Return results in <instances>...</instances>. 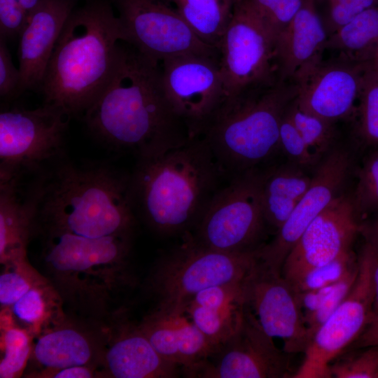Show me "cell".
I'll use <instances>...</instances> for the list:
<instances>
[{
    "label": "cell",
    "mask_w": 378,
    "mask_h": 378,
    "mask_svg": "<svg viewBox=\"0 0 378 378\" xmlns=\"http://www.w3.org/2000/svg\"><path fill=\"white\" fill-rule=\"evenodd\" d=\"M261 246V245H260ZM225 253L197 243L190 232L158 262L151 277L155 312L183 314L193 296L214 286L244 281L259 261L260 246Z\"/></svg>",
    "instance_id": "cell-6"
},
{
    "label": "cell",
    "mask_w": 378,
    "mask_h": 378,
    "mask_svg": "<svg viewBox=\"0 0 378 378\" xmlns=\"http://www.w3.org/2000/svg\"><path fill=\"white\" fill-rule=\"evenodd\" d=\"M20 72L16 68L6 46L5 40L0 38V95L1 98L18 94Z\"/></svg>",
    "instance_id": "cell-41"
},
{
    "label": "cell",
    "mask_w": 378,
    "mask_h": 378,
    "mask_svg": "<svg viewBox=\"0 0 378 378\" xmlns=\"http://www.w3.org/2000/svg\"><path fill=\"white\" fill-rule=\"evenodd\" d=\"M328 38L315 0H304L300 10L276 38L274 62L278 80H293L320 62Z\"/></svg>",
    "instance_id": "cell-20"
},
{
    "label": "cell",
    "mask_w": 378,
    "mask_h": 378,
    "mask_svg": "<svg viewBox=\"0 0 378 378\" xmlns=\"http://www.w3.org/2000/svg\"><path fill=\"white\" fill-rule=\"evenodd\" d=\"M127 43L161 62L173 56L196 54L219 57L218 50L202 42L167 0H115Z\"/></svg>",
    "instance_id": "cell-12"
},
{
    "label": "cell",
    "mask_w": 378,
    "mask_h": 378,
    "mask_svg": "<svg viewBox=\"0 0 378 378\" xmlns=\"http://www.w3.org/2000/svg\"><path fill=\"white\" fill-rule=\"evenodd\" d=\"M83 119L106 147L137 158L180 146L190 137L167 99L161 62L120 43L113 72Z\"/></svg>",
    "instance_id": "cell-1"
},
{
    "label": "cell",
    "mask_w": 378,
    "mask_h": 378,
    "mask_svg": "<svg viewBox=\"0 0 378 378\" xmlns=\"http://www.w3.org/2000/svg\"><path fill=\"white\" fill-rule=\"evenodd\" d=\"M25 260L10 262V268L0 275V303L1 307H11L21 298L34 284L23 269ZM26 269V268H25Z\"/></svg>",
    "instance_id": "cell-38"
},
{
    "label": "cell",
    "mask_w": 378,
    "mask_h": 378,
    "mask_svg": "<svg viewBox=\"0 0 378 378\" xmlns=\"http://www.w3.org/2000/svg\"><path fill=\"white\" fill-rule=\"evenodd\" d=\"M358 218L378 211V147L365 159L351 198Z\"/></svg>",
    "instance_id": "cell-30"
},
{
    "label": "cell",
    "mask_w": 378,
    "mask_h": 378,
    "mask_svg": "<svg viewBox=\"0 0 378 378\" xmlns=\"http://www.w3.org/2000/svg\"><path fill=\"white\" fill-rule=\"evenodd\" d=\"M265 173L254 168L239 173L214 193L195 226L194 239L225 253L251 250L266 226L262 205Z\"/></svg>",
    "instance_id": "cell-7"
},
{
    "label": "cell",
    "mask_w": 378,
    "mask_h": 378,
    "mask_svg": "<svg viewBox=\"0 0 378 378\" xmlns=\"http://www.w3.org/2000/svg\"><path fill=\"white\" fill-rule=\"evenodd\" d=\"M360 232L363 233L365 240L373 246L378 255V213L369 224L361 225Z\"/></svg>",
    "instance_id": "cell-44"
},
{
    "label": "cell",
    "mask_w": 378,
    "mask_h": 378,
    "mask_svg": "<svg viewBox=\"0 0 378 378\" xmlns=\"http://www.w3.org/2000/svg\"><path fill=\"white\" fill-rule=\"evenodd\" d=\"M358 272L357 263L342 279L335 290L315 311L304 316L309 343L316 332L339 307L352 288Z\"/></svg>",
    "instance_id": "cell-34"
},
{
    "label": "cell",
    "mask_w": 378,
    "mask_h": 378,
    "mask_svg": "<svg viewBox=\"0 0 378 378\" xmlns=\"http://www.w3.org/2000/svg\"><path fill=\"white\" fill-rule=\"evenodd\" d=\"M368 346H378V320L370 323L347 349Z\"/></svg>",
    "instance_id": "cell-42"
},
{
    "label": "cell",
    "mask_w": 378,
    "mask_h": 378,
    "mask_svg": "<svg viewBox=\"0 0 378 378\" xmlns=\"http://www.w3.org/2000/svg\"><path fill=\"white\" fill-rule=\"evenodd\" d=\"M373 284L374 290V302L372 322L378 320V255L377 257L373 270Z\"/></svg>",
    "instance_id": "cell-45"
},
{
    "label": "cell",
    "mask_w": 378,
    "mask_h": 378,
    "mask_svg": "<svg viewBox=\"0 0 378 378\" xmlns=\"http://www.w3.org/2000/svg\"><path fill=\"white\" fill-rule=\"evenodd\" d=\"M39 200V181L36 179L26 192L21 181L0 183L1 262L25 259L26 248L36 232Z\"/></svg>",
    "instance_id": "cell-21"
},
{
    "label": "cell",
    "mask_w": 378,
    "mask_h": 378,
    "mask_svg": "<svg viewBox=\"0 0 378 378\" xmlns=\"http://www.w3.org/2000/svg\"><path fill=\"white\" fill-rule=\"evenodd\" d=\"M92 366L74 365L48 372L45 375L54 378H90L94 376Z\"/></svg>",
    "instance_id": "cell-43"
},
{
    "label": "cell",
    "mask_w": 378,
    "mask_h": 378,
    "mask_svg": "<svg viewBox=\"0 0 378 378\" xmlns=\"http://www.w3.org/2000/svg\"><path fill=\"white\" fill-rule=\"evenodd\" d=\"M290 354L279 349L245 303L234 334L209 358L188 370V377L285 378L291 377Z\"/></svg>",
    "instance_id": "cell-13"
},
{
    "label": "cell",
    "mask_w": 378,
    "mask_h": 378,
    "mask_svg": "<svg viewBox=\"0 0 378 378\" xmlns=\"http://www.w3.org/2000/svg\"><path fill=\"white\" fill-rule=\"evenodd\" d=\"M298 92L295 80H278L225 101L200 136L222 172L253 169L279 148L281 122Z\"/></svg>",
    "instance_id": "cell-5"
},
{
    "label": "cell",
    "mask_w": 378,
    "mask_h": 378,
    "mask_svg": "<svg viewBox=\"0 0 378 378\" xmlns=\"http://www.w3.org/2000/svg\"><path fill=\"white\" fill-rule=\"evenodd\" d=\"M367 64L340 56L323 59L294 79L298 85V106L334 124L351 118Z\"/></svg>",
    "instance_id": "cell-17"
},
{
    "label": "cell",
    "mask_w": 378,
    "mask_h": 378,
    "mask_svg": "<svg viewBox=\"0 0 378 378\" xmlns=\"http://www.w3.org/2000/svg\"><path fill=\"white\" fill-rule=\"evenodd\" d=\"M377 254L367 240L358 256V272L346 298L316 332L293 378L332 377L330 364L372 322L374 302L373 270Z\"/></svg>",
    "instance_id": "cell-10"
},
{
    "label": "cell",
    "mask_w": 378,
    "mask_h": 378,
    "mask_svg": "<svg viewBox=\"0 0 378 378\" xmlns=\"http://www.w3.org/2000/svg\"><path fill=\"white\" fill-rule=\"evenodd\" d=\"M352 249L333 260L312 270L291 285L295 293L307 291L340 281L357 263Z\"/></svg>",
    "instance_id": "cell-33"
},
{
    "label": "cell",
    "mask_w": 378,
    "mask_h": 378,
    "mask_svg": "<svg viewBox=\"0 0 378 378\" xmlns=\"http://www.w3.org/2000/svg\"><path fill=\"white\" fill-rule=\"evenodd\" d=\"M0 377L13 378L23 370L31 354V342L27 332L18 327L3 328Z\"/></svg>",
    "instance_id": "cell-31"
},
{
    "label": "cell",
    "mask_w": 378,
    "mask_h": 378,
    "mask_svg": "<svg viewBox=\"0 0 378 378\" xmlns=\"http://www.w3.org/2000/svg\"><path fill=\"white\" fill-rule=\"evenodd\" d=\"M349 152L333 147L319 162L311 184L274 238L259 250L260 262L281 274L288 253L308 225L341 195L351 167Z\"/></svg>",
    "instance_id": "cell-14"
},
{
    "label": "cell",
    "mask_w": 378,
    "mask_h": 378,
    "mask_svg": "<svg viewBox=\"0 0 378 378\" xmlns=\"http://www.w3.org/2000/svg\"><path fill=\"white\" fill-rule=\"evenodd\" d=\"M167 99L190 139L200 137L225 100L219 57L186 54L161 62Z\"/></svg>",
    "instance_id": "cell-11"
},
{
    "label": "cell",
    "mask_w": 378,
    "mask_h": 378,
    "mask_svg": "<svg viewBox=\"0 0 378 378\" xmlns=\"http://www.w3.org/2000/svg\"><path fill=\"white\" fill-rule=\"evenodd\" d=\"M20 8L30 16L43 0H13Z\"/></svg>",
    "instance_id": "cell-46"
},
{
    "label": "cell",
    "mask_w": 378,
    "mask_h": 378,
    "mask_svg": "<svg viewBox=\"0 0 378 378\" xmlns=\"http://www.w3.org/2000/svg\"><path fill=\"white\" fill-rule=\"evenodd\" d=\"M221 173L201 137L139 158L130 176L135 213L161 234L190 232L216 192Z\"/></svg>",
    "instance_id": "cell-3"
},
{
    "label": "cell",
    "mask_w": 378,
    "mask_h": 378,
    "mask_svg": "<svg viewBox=\"0 0 378 378\" xmlns=\"http://www.w3.org/2000/svg\"><path fill=\"white\" fill-rule=\"evenodd\" d=\"M108 374L115 378H173L179 367L164 359L138 327L123 328L104 353Z\"/></svg>",
    "instance_id": "cell-22"
},
{
    "label": "cell",
    "mask_w": 378,
    "mask_h": 378,
    "mask_svg": "<svg viewBox=\"0 0 378 378\" xmlns=\"http://www.w3.org/2000/svg\"><path fill=\"white\" fill-rule=\"evenodd\" d=\"M326 50L361 64L378 50V4L369 8L328 36Z\"/></svg>",
    "instance_id": "cell-25"
},
{
    "label": "cell",
    "mask_w": 378,
    "mask_h": 378,
    "mask_svg": "<svg viewBox=\"0 0 378 378\" xmlns=\"http://www.w3.org/2000/svg\"><path fill=\"white\" fill-rule=\"evenodd\" d=\"M321 1H323V0H321ZM324 1L327 5V7H326V9H327L333 6L342 5L343 4H345L349 1L350 0H324Z\"/></svg>",
    "instance_id": "cell-47"
},
{
    "label": "cell",
    "mask_w": 378,
    "mask_h": 378,
    "mask_svg": "<svg viewBox=\"0 0 378 378\" xmlns=\"http://www.w3.org/2000/svg\"><path fill=\"white\" fill-rule=\"evenodd\" d=\"M275 41V36L249 1L236 0L218 47L225 100L271 86L279 80Z\"/></svg>",
    "instance_id": "cell-9"
},
{
    "label": "cell",
    "mask_w": 378,
    "mask_h": 378,
    "mask_svg": "<svg viewBox=\"0 0 378 378\" xmlns=\"http://www.w3.org/2000/svg\"><path fill=\"white\" fill-rule=\"evenodd\" d=\"M62 109L43 104L34 109L0 113V183L41 174L64 154L70 120Z\"/></svg>",
    "instance_id": "cell-8"
},
{
    "label": "cell",
    "mask_w": 378,
    "mask_h": 378,
    "mask_svg": "<svg viewBox=\"0 0 378 378\" xmlns=\"http://www.w3.org/2000/svg\"><path fill=\"white\" fill-rule=\"evenodd\" d=\"M125 41L118 15L105 1L74 9L41 83L44 104L68 116L83 115L107 83Z\"/></svg>",
    "instance_id": "cell-4"
},
{
    "label": "cell",
    "mask_w": 378,
    "mask_h": 378,
    "mask_svg": "<svg viewBox=\"0 0 378 378\" xmlns=\"http://www.w3.org/2000/svg\"><path fill=\"white\" fill-rule=\"evenodd\" d=\"M98 348L84 331L64 326L43 334L33 349V356L46 368L45 374L74 365L92 366Z\"/></svg>",
    "instance_id": "cell-24"
},
{
    "label": "cell",
    "mask_w": 378,
    "mask_h": 378,
    "mask_svg": "<svg viewBox=\"0 0 378 378\" xmlns=\"http://www.w3.org/2000/svg\"><path fill=\"white\" fill-rule=\"evenodd\" d=\"M378 4V0H350L329 8L320 16L329 36L350 22L365 10Z\"/></svg>",
    "instance_id": "cell-40"
},
{
    "label": "cell",
    "mask_w": 378,
    "mask_h": 378,
    "mask_svg": "<svg viewBox=\"0 0 378 378\" xmlns=\"http://www.w3.org/2000/svg\"><path fill=\"white\" fill-rule=\"evenodd\" d=\"M360 230L351 198L341 194L302 232L284 262L281 275L294 284L312 270L351 250Z\"/></svg>",
    "instance_id": "cell-15"
},
{
    "label": "cell",
    "mask_w": 378,
    "mask_h": 378,
    "mask_svg": "<svg viewBox=\"0 0 378 378\" xmlns=\"http://www.w3.org/2000/svg\"><path fill=\"white\" fill-rule=\"evenodd\" d=\"M245 303L218 309L188 304L185 314L217 349L236 331L241 320Z\"/></svg>",
    "instance_id": "cell-27"
},
{
    "label": "cell",
    "mask_w": 378,
    "mask_h": 378,
    "mask_svg": "<svg viewBox=\"0 0 378 378\" xmlns=\"http://www.w3.org/2000/svg\"><path fill=\"white\" fill-rule=\"evenodd\" d=\"M345 351L330 366L336 378H378V346Z\"/></svg>",
    "instance_id": "cell-32"
},
{
    "label": "cell",
    "mask_w": 378,
    "mask_h": 378,
    "mask_svg": "<svg viewBox=\"0 0 378 378\" xmlns=\"http://www.w3.org/2000/svg\"><path fill=\"white\" fill-rule=\"evenodd\" d=\"M75 0H43L20 35L18 92L40 88L46 68Z\"/></svg>",
    "instance_id": "cell-19"
},
{
    "label": "cell",
    "mask_w": 378,
    "mask_h": 378,
    "mask_svg": "<svg viewBox=\"0 0 378 378\" xmlns=\"http://www.w3.org/2000/svg\"><path fill=\"white\" fill-rule=\"evenodd\" d=\"M244 281L206 288L195 294L189 304L218 309L244 304Z\"/></svg>",
    "instance_id": "cell-37"
},
{
    "label": "cell",
    "mask_w": 378,
    "mask_h": 378,
    "mask_svg": "<svg viewBox=\"0 0 378 378\" xmlns=\"http://www.w3.org/2000/svg\"><path fill=\"white\" fill-rule=\"evenodd\" d=\"M276 38L303 4L304 0H248Z\"/></svg>",
    "instance_id": "cell-36"
},
{
    "label": "cell",
    "mask_w": 378,
    "mask_h": 378,
    "mask_svg": "<svg viewBox=\"0 0 378 378\" xmlns=\"http://www.w3.org/2000/svg\"><path fill=\"white\" fill-rule=\"evenodd\" d=\"M43 258L47 267L63 282L84 274L117 273L125 265L132 236L115 235L90 239L61 232H42Z\"/></svg>",
    "instance_id": "cell-18"
},
{
    "label": "cell",
    "mask_w": 378,
    "mask_h": 378,
    "mask_svg": "<svg viewBox=\"0 0 378 378\" xmlns=\"http://www.w3.org/2000/svg\"><path fill=\"white\" fill-rule=\"evenodd\" d=\"M245 303L270 337L284 340L288 354L304 353L309 344L296 293L281 274L260 260L244 281Z\"/></svg>",
    "instance_id": "cell-16"
},
{
    "label": "cell",
    "mask_w": 378,
    "mask_h": 378,
    "mask_svg": "<svg viewBox=\"0 0 378 378\" xmlns=\"http://www.w3.org/2000/svg\"><path fill=\"white\" fill-rule=\"evenodd\" d=\"M12 314L20 321L36 326L47 314V304L42 288L34 284L11 307Z\"/></svg>",
    "instance_id": "cell-39"
},
{
    "label": "cell",
    "mask_w": 378,
    "mask_h": 378,
    "mask_svg": "<svg viewBox=\"0 0 378 378\" xmlns=\"http://www.w3.org/2000/svg\"><path fill=\"white\" fill-rule=\"evenodd\" d=\"M354 132L361 143L378 147V74L367 64L354 114Z\"/></svg>",
    "instance_id": "cell-28"
},
{
    "label": "cell",
    "mask_w": 378,
    "mask_h": 378,
    "mask_svg": "<svg viewBox=\"0 0 378 378\" xmlns=\"http://www.w3.org/2000/svg\"><path fill=\"white\" fill-rule=\"evenodd\" d=\"M279 148L291 162L304 169L314 167L321 161L311 151L286 111L280 125Z\"/></svg>",
    "instance_id": "cell-35"
},
{
    "label": "cell",
    "mask_w": 378,
    "mask_h": 378,
    "mask_svg": "<svg viewBox=\"0 0 378 378\" xmlns=\"http://www.w3.org/2000/svg\"><path fill=\"white\" fill-rule=\"evenodd\" d=\"M291 162L265 173L262 205L266 226L275 233L288 220L308 190L312 176Z\"/></svg>",
    "instance_id": "cell-23"
},
{
    "label": "cell",
    "mask_w": 378,
    "mask_h": 378,
    "mask_svg": "<svg viewBox=\"0 0 378 378\" xmlns=\"http://www.w3.org/2000/svg\"><path fill=\"white\" fill-rule=\"evenodd\" d=\"M295 99L287 107L286 113L311 151L321 160L333 148L335 124L300 110Z\"/></svg>",
    "instance_id": "cell-29"
},
{
    "label": "cell",
    "mask_w": 378,
    "mask_h": 378,
    "mask_svg": "<svg viewBox=\"0 0 378 378\" xmlns=\"http://www.w3.org/2000/svg\"><path fill=\"white\" fill-rule=\"evenodd\" d=\"M37 230L90 239L132 236L130 177L104 163H57L38 174Z\"/></svg>",
    "instance_id": "cell-2"
},
{
    "label": "cell",
    "mask_w": 378,
    "mask_h": 378,
    "mask_svg": "<svg viewBox=\"0 0 378 378\" xmlns=\"http://www.w3.org/2000/svg\"><path fill=\"white\" fill-rule=\"evenodd\" d=\"M196 36L218 50L236 0H167Z\"/></svg>",
    "instance_id": "cell-26"
}]
</instances>
